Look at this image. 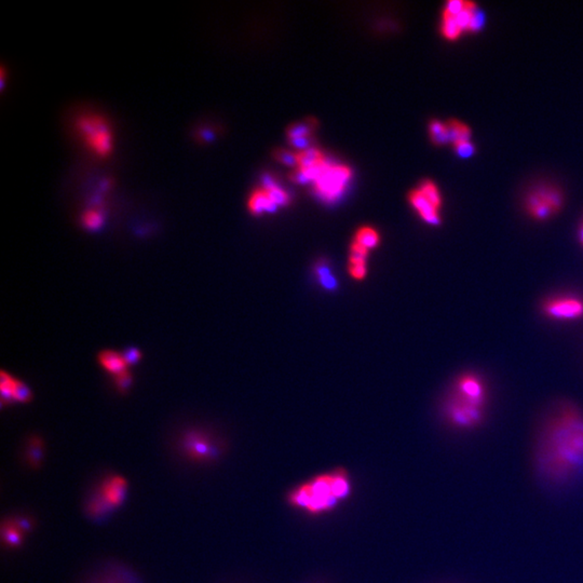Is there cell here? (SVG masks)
<instances>
[{"label":"cell","instance_id":"cell-24","mask_svg":"<svg viewBox=\"0 0 583 583\" xmlns=\"http://www.w3.org/2000/svg\"><path fill=\"white\" fill-rule=\"evenodd\" d=\"M316 274L320 279V282L323 287L327 289H333L337 285V282L335 280L334 276L331 274L330 268L324 264H319L316 267Z\"/></svg>","mask_w":583,"mask_h":583},{"label":"cell","instance_id":"cell-6","mask_svg":"<svg viewBox=\"0 0 583 583\" xmlns=\"http://www.w3.org/2000/svg\"><path fill=\"white\" fill-rule=\"evenodd\" d=\"M563 206V193L556 186L549 184L536 186L524 200L526 213L538 222L548 221L558 215Z\"/></svg>","mask_w":583,"mask_h":583},{"label":"cell","instance_id":"cell-13","mask_svg":"<svg viewBox=\"0 0 583 583\" xmlns=\"http://www.w3.org/2000/svg\"><path fill=\"white\" fill-rule=\"evenodd\" d=\"M278 208L279 206H276V203L270 200V198H269L268 195H267L264 189L254 191L251 197H250L249 209L252 213L255 214V215L264 213V212L274 213Z\"/></svg>","mask_w":583,"mask_h":583},{"label":"cell","instance_id":"cell-33","mask_svg":"<svg viewBox=\"0 0 583 583\" xmlns=\"http://www.w3.org/2000/svg\"><path fill=\"white\" fill-rule=\"evenodd\" d=\"M579 240H580L581 244L583 246V224L581 226L580 231H579Z\"/></svg>","mask_w":583,"mask_h":583},{"label":"cell","instance_id":"cell-26","mask_svg":"<svg viewBox=\"0 0 583 583\" xmlns=\"http://www.w3.org/2000/svg\"><path fill=\"white\" fill-rule=\"evenodd\" d=\"M350 274L355 279H363L366 274V259L350 257Z\"/></svg>","mask_w":583,"mask_h":583},{"label":"cell","instance_id":"cell-17","mask_svg":"<svg viewBox=\"0 0 583 583\" xmlns=\"http://www.w3.org/2000/svg\"><path fill=\"white\" fill-rule=\"evenodd\" d=\"M429 132H430V137H431L433 144L438 145V146L451 144L449 133H447V123L433 120L429 125Z\"/></svg>","mask_w":583,"mask_h":583},{"label":"cell","instance_id":"cell-31","mask_svg":"<svg viewBox=\"0 0 583 583\" xmlns=\"http://www.w3.org/2000/svg\"><path fill=\"white\" fill-rule=\"evenodd\" d=\"M289 144L293 146V147L297 148V150H306L311 148L312 143H313V139H312L311 135H307V136H300V137H294V139H289Z\"/></svg>","mask_w":583,"mask_h":583},{"label":"cell","instance_id":"cell-4","mask_svg":"<svg viewBox=\"0 0 583 583\" xmlns=\"http://www.w3.org/2000/svg\"><path fill=\"white\" fill-rule=\"evenodd\" d=\"M484 26V14L475 1L449 0L442 13V35L456 40L462 34L477 33Z\"/></svg>","mask_w":583,"mask_h":583},{"label":"cell","instance_id":"cell-12","mask_svg":"<svg viewBox=\"0 0 583 583\" xmlns=\"http://www.w3.org/2000/svg\"><path fill=\"white\" fill-rule=\"evenodd\" d=\"M97 361L102 368L114 376L128 370L121 353H117L115 350H103L97 355Z\"/></svg>","mask_w":583,"mask_h":583},{"label":"cell","instance_id":"cell-27","mask_svg":"<svg viewBox=\"0 0 583 583\" xmlns=\"http://www.w3.org/2000/svg\"><path fill=\"white\" fill-rule=\"evenodd\" d=\"M114 378L115 385H116L117 390L119 391L120 393H126L131 388V385L133 383V377L131 373H130L129 370L114 376Z\"/></svg>","mask_w":583,"mask_h":583},{"label":"cell","instance_id":"cell-29","mask_svg":"<svg viewBox=\"0 0 583 583\" xmlns=\"http://www.w3.org/2000/svg\"><path fill=\"white\" fill-rule=\"evenodd\" d=\"M453 147H454L455 152L459 157L469 158L475 154V146L471 141L458 143V144H455Z\"/></svg>","mask_w":583,"mask_h":583},{"label":"cell","instance_id":"cell-8","mask_svg":"<svg viewBox=\"0 0 583 583\" xmlns=\"http://www.w3.org/2000/svg\"><path fill=\"white\" fill-rule=\"evenodd\" d=\"M351 176V171L345 165H329L321 178L316 180V189L327 200L340 197Z\"/></svg>","mask_w":583,"mask_h":583},{"label":"cell","instance_id":"cell-30","mask_svg":"<svg viewBox=\"0 0 583 583\" xmlns=\"http://www.w3.org/2000/svg\"><path fill=\"white\" fill-rule=\"evenodd\" d=\"M274 157H276V160H279L280 163H284V165H291V167L298 165V163H297V154H293V152H289V150H276V152H274Z\"/></svg>","mask_w":583,"mask_h":583},{"label":"cell","instance_id":"cell-22","mask_svg":"<svg viewBox=\"0 0 583 583\" xmlns=\"http://www.w3.org/2000/svg\"><path fill=\"white\" fill-rule=\"evenodd\" d=\"M43 442L38 436H33L28 444V460L33 466H38L43 453Z\"/></svg>","mask_w":583,"mask_h":583},{"label":"cell","instance_id":"cell-19","mask_svg":"<svg viewBox=\"0 0 583 583\" xmlns=\"http://www.w3.org/2000/svg\"><path fill=\"white\" fill-rule=\"evenodd\" d=\"M355 242L364 246L366 249H373L379 242V236L374 229L363 227L355 235Z\"/></svg>","mask_w":583,"mask_h":583},{"label":"cell","instance_id":"cell-5","mask_svg":"<svg viewBox=\"0 0 583 583\" xmlns=\"http://www.w3.org/2000/svg\"><path fill=\"white\" fill-rule=\"evenodd\" d=\"M77 132L84 145L97 157L106 158L114 150V132L106 118L95 112L79 115Z\"/></svg>","mask_w":583,"mask_h":583},{"label":"cell","instance_id":"cell-18","mask_svg":"<svg viewBox=\"0 0 583 583\" xmlns=\"http://www.w3.org/2000/svg\"><path fill=\"white\" fill-rule=\"evenodd\" d=\"M80 222L84 228L88 230H97L103 225L104 222V216L102 214L101 211L97 209H89L84 211V213L80 216Z\"/></svg>","mask_w":583,"mask_h":583},{"label":"cell","instance_id":"cell-23","mask_svg":"<svg viewBox=\"0 0 583 583\" xmlns=\"http://www.w3.org/2000/svg\"><path fill=\"white\" fill-rule=\"evenodd\" d=\"M265 191H266L267 195H268L269 198L272 202L276 203L278 206H287L289 202V195H287L285 191L280 188L279 186L274 184V185L269 186V187L263 188Z\"/></svg>","mask_w":583,"mask_h":583},{"label":"cell","instance_id":"cell-15","mask_svg":"<svg viewBox=\"0 0 583 583\" xmlns=\"http://www.w3.org/2000/svg\"><path fill=\"white\" fill-rule=\"evenodd\" d=\"M22 525L18 524V522H8L3 525V539L5 545L9 547H18L23 540L24 528Z\"/></svg>","mask_w":583,"mask_h":583},{"label":"cell","instance_id":"cell-20","mask_svg":"<svg viewBox=\"0 0 583 583\" xmlns=\"http://www.w3.org/2000/svg\"><path fill=\"white\" fill-rule=\"evenodd\" d=\"M11 391H12L13 400L16 402L27 403L33 398V393L31 389L28 388V385L16 378L13 379Z\"/></svg>","mask_w":583,"mask_h":583},{"label":"cell","instance_id":"cell-2","mask_svg":"<svg viewBox=\"0 0 583 583\" xmlns=\"http://www.w3.org/2000/svg\"><path fill=\"white\" fill-rule=\"evenodd\" d=\"M351 494V483L344 469L317 475L295 487L287 495V502L295 509L311 515H321L336 509Z\"/></svg>","mask_w":583,"mask_h":583},{"label":"cell","instance_id":"cell-32","mask_svg":"<svg viewBox=\"0 0 583 583\" xmlns=\"http://www.w3.org/2000/svg\"><path fill=\"white\" fill-rule=\"evenodd\" d=\"M291 178L294 180L295 183L298 184H306L308 183V182H310L307 175H306V173H305L304 170L300 169V167H298L297 170H295L294 172L292 173Z\"/></svg>","mask_w":583,"mask_h":583},{"label":"cell","instance_id":"cell-25","mask_svg":"<svg viewBox=\"0 0 583 583\" xmlns=\"http://www.w3.org/2000/svg\"><path fill=\"white\" fill-rule=\"evenodd\" d=\"M313 123H315L313 121L297 122L287 129V136L289 139H294V137L311 135Z\"/></svg>","mask_w":583,"mask_h":583},{"label":"cell","instance_id":"cell-3","mask_svg":"<svg viewBox=\"0 0 583 583\" xmlns=\"http://www.w3.org/2000/svg\"><path fill=\"white\" fill-rule=\"evenodd\" d=\"M487 398L484 379L477 374H464L454 383L445 405L447 421L460 430L477 428L484 420Z\"/></svg>","mask_w":583,"mask_h":583},{"label":"cell","instance_id":"cell-16","mask_svg":"<svg viewBox=\"0 0 583 583\" xmlns=\"http://www.w3.org/2000/svg\"><path fill=\"white\" fill-rule=\"evenodd\" d=\"M324 160L322 152L315 147L302 150L300 154H297V163H298V167H300V169H308V167H313L318 163H323Z\"/></svg>","mask_w":583,"mask_h":583},{"label":"cell","instance_id":"cell-11","mask_svg":"<svg viewBox=\"0 0 583 583\" xmlns=\"http://www.w3.org/2000/svg\"><path fill=\"white\" fill-rule=\"evenodd\" d=\"M409 201H411L412 206L418 211L421 218L429 225H439L441 223L440 209L432 204L419 189L413 191L409 193Z\"/></svg>","mask_w":583,"mask_h":583},{"label":"cell","instance_id":"cell-10","mask_svg":"<svg viewBox=\"0 0 583 583\" xmlns=\"http://www.w3.org/2000/svg\"><path fill=\"white\" fill-rule=\"evenodd\" d=\"M128 483L119 475L105 479L99 490L97 499L106 507L107 510L119 507L127 494Z\"/></svg>","mask_w":583,"mask_h":583},{"label":"cell","instance_id":"cell-28","mask_svg":"<svg viewBox=\"0 0 583 583\" xmlns=\"http://www.w3.org/2000/svg\"><path fill=\"white\" fill-rule=\"evenodd\" d=\"M121 355L122 357H123V360H125L128 368H129V366H135V364L140 362L143 355L142 351L136 347L127 348V349L123 350V353H122Z\"/></svg>","mask_w":583,"mask_h":583},{"label":"cell","instance_id":"cell-21","mask_svg":"<svg viewBox=\"0 0 583 583\" xmlns=\"http://www.w3.org/2000/svg\"><path fill=\"white\" fill-rule=\"evenodd\" d=\"M419 191L424 193L425 197H426V198L428 199L432 204H434L436 208H441V193H440L439 188L436 187V185L433 183V182L426 180V182L421 184Z\"/></svg>","mask_w":583,"mask_h":583},{"label":"cell","instance_id":"cell-1","mask_svg":"<svg viewBox=\"0 0 583 583\" xmlns=\"http://www.w3.org/2000/svg\"><path fill=\"white\" fill-rule=\"evenodd\" d=\"M538 475L551 484H564L583 475V413L571 403L554 407L536 445Z\"/></svg>","mask_w":583,"mask_h":583},{"label":"cell","instance_id":"cell-7","mask_svg":"<svg viewBox=\"0 0 583 583\" xmlns=\"http://www.w3.org/2000/svg\"><path fill=\"white\" fill-rule=\"evenodd\" d=\"M541 310L554 321H575L583 318V298L573 294L556 295L543 302Z\"/></svg>","mask_w":583,"mask_h":583},{"label":"cell","instance_id":"cell-14","mask_svg":"<svg viewBox=\"0 0 583 583\" xmlns=\"http://www.w3.org/2000/svg\"><path fill=\"white\" fill-rule=\"evenodd\" d=\"M447 123V133H449V143L453 146L455 144L471 141L472 131L469 126L459 120H449Z\"/></svg>","mask_w":583,"mask_h":583},{"label":"cell","instance_id":"cell-9","mask_svg":"<svg viewBox=\"0 0 583 583\" xmlns=\"http://www.w3.org/2000/svg\"><path fill=\"white\" fill-rule=\"evenodd\" d=\"M183 447L188 456L200 462L214 458L217 454V449L214 447L212 441L206 434L201 432H188L184 436Z\"/></svg>","mask_w":583,"mask_h":583}]
</instances>
